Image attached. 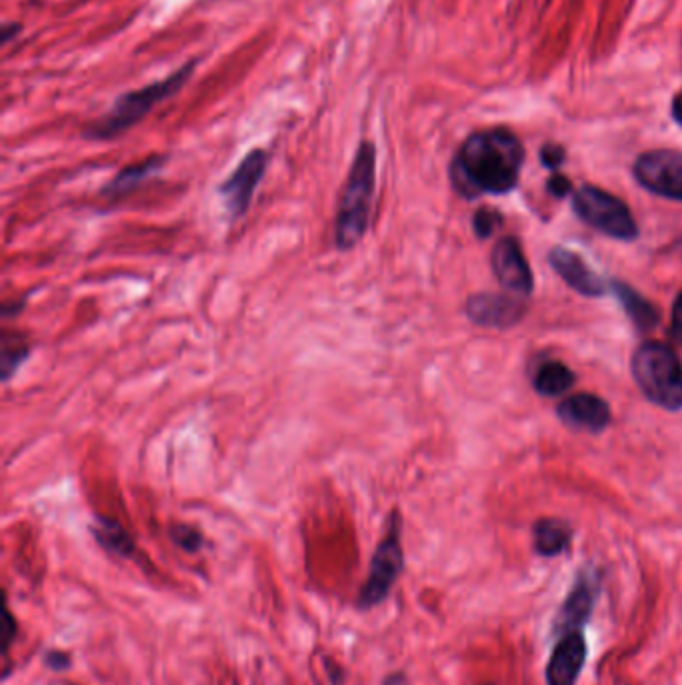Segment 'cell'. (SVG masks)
<instances>
[{
    "instance_id": "1",
    "label": "cell",
    "mask_w": 682,
    "mask_h": 685,
    "mask_svg": "<svg viewBox=\"0 0 682 685\" xmlns=\"http://www.w3.org/2000/svg\"><path fill=\"white\" fill-rule=\"evenodd\" d=\"M524 147L513 130H476L468 135L451 163V183L465 199L505 195L521 179Z\"/></svg>"
},
{
    "instance_id": "2",
    "label": "cell",
    "mask_w": 682,
    "mask_h": 685,
    "mask_svg": "<svg viewBox=\"0 0 682 685\" xmlns=\"http://www.w3.org/2000/svg\"><path fill=\"white\" fill-rule=\"evenodd\" d=\"M198 65L200 59H188L165 79L122 92L102 117L85 125L82 139L92 143L119 139L120 135H125L127 130L137 127L145 117H149L150 110L157 109L165 100L177 97L178 92L187 87L188 80L195 77Z\"/></svg>"
},
{
    "instance_id": "3",
    "label": "cell",
    "mask_w": 682,
    "mask_h": 685,
    "mask_svg": "<svg viewBox=\"0 0 682 685\" xmlns=\"http://www.w3.org/2000/svg\"><path fill=\"white\" fill-rule=\"evenodd\" d=\"M376 190V145L370 139L358 143L335 213V247L355 248L368 231Z\"/></svg>"
},
{
    "instance_id": "4",
    "label": "cell",
    "mask_w": 682,
    "mask_h": 685,
    "mask_svg": "<svg viewBox=\"0 0 682 685\" xmlns=\"http://www.w3.org/2000/svg\"><path fill=\"white\" fill-rule=\"evenodd\" d=\"M633 378L644 398L669 411L682 409V363L673 348L664 343H644L634 351Z\"/></svg>"
},
{
    "instance_id": "5",
    "label": "cell",
    "mask_w": 682,
    "mask_h": 685,
    "mask_svg": "<svg viewBox=\"0 0 682 685\" xmlns=\"http://www.w3.org/2000/svg\"><path fill=\"white\" fill-rule=\"evenodd\" d=\"M403 569H405L403 517L395 509L386 519L385 534L380 537L375 554L370 557L368 576L356 597L358 609H373V607L380 606L386 597L391 596Z\"/></svg>"
},
{
    "instance_id": "6",
    "label": "cell",
    "mask_w": 682,
    "mask_h": 685,
    "mask_svg": "<svg viewBox=\"0 0 682 685\" xmlns=\"http://www.w3.org/2000/svg\"><path fill=\"white\" fill-rule=\"evenodd\" d=\"M573 209L579 219L603 235L619 241L639 237V227L629 205L599 187L584 185L576 190L573 195Z\"/></svg>"
},
{
    "instance_id": "7",
    "label": "cell",
    "mask_w": 682,
    "mask_h": 685,
    "mask_svg": "<svg viewBox=\"0 0 682 685\" xmlns=\"http://www.w3.org/2000/svg\"><path fill=\"white\" fill-rule=\"evenodd\" d=\"M268 163L270 153L267 149H250L238 163L237 169L230 173V177L218 185V195L223 197L228 219L238 221L247 215L258 185L267 175Z\"/></svg>"
},
{
    "instance_id": "8",
    "label": "cell",
    "mask_w": 682,
    "mask_h": 685,
    "mask_svg": "<svg viewBox=\"0 0 682 685\" xmlns=\"http://www.w3.org/2000/svg\"><path fill=\"white\" fill-rule=\"evenodd\" d=\"M633 173L643 189L664 199L682 200L681 150H646L634 160Z\"/></svg>"
},
{
    "instance_id": "9",
    "label": "cell",
    "mask_w": 682,
    "mask_h": 685,
    "mask_svg": "<svg viewBox=\"0 0 682 685\" xmlns=\"http://www.w3.org/2000/svg\"><path fill=\"white\" fill-rule=\"evenodd\" d=\"M599 596H601V577L593 569H583L576 577L571 594L566 596L559 614L554 617V636L583 632L589 617L593 616Z\"/></svg>"
},
{
    "instance_id": "10",
    "label": "cell",
    "mask_w": 682,
    "mask_h": 685,
    "mask_svg": "<svg viewBox=\"0 0 682 685\" xmlns=\"http://www.w3.org/2000/svg\"><path fill=\"white\" fill-rule=\"evenodd\" d=\"M491 265L501 285L516 297L533 293V271L516 238L505 237L496 243L491 255Z\"/></svg>"
},
{
    "instance_id": "11",
    "label": "cell",
    "mask_w": 682,
    "mask_h": 685,
    "mask_svg": "<svg viewBox=\"0 0 682 685\" xmlns=\"http://www.w3.org/2000/svg\"><path fill=\"white\" fill-rule=\"evenodd\" d=\"M466 315L481 327H513L524 315L518 297L478 293L466 301Z\"/></svg>"
},
{
    "instance_id": "12",
    "label": "cell",
    "mask_w": 682,
    "mask_h": 685,
    "mask_svg": "<svg viewBox=\"0 0 682 685\" xmlns=\"http://www.w3.org/2000/svg\"><path fill=\"white\" fill-rule=\"evenodd\" d=\"M586 662V642L583 632H571L559 637L548 666L546 685H574Z\"/></svg>"
},
{
    "instance_id": "13",
    "label": "cell",
    "mask_w": 682,
    "mask_h": 685,
    "mask_svg": "<svg viewBox=\"0 0 682 685\" xmlns=\"http://www.w3.org/2000/svg\"><path fill=\"white\" fill-rule=\"evenodd\" d=\"M559 418L563 419L569 428L599 433L611 423V409L604 399L596 398L593 393H579L564 399L559 405Z\"/></svg>"
},
{
    "instance_id": "14",
    "label": "cell",
    "mask_w": 682,
    "mask_h": 685,
    "mask_svg": "<svg viewBox=\"0 0 682 685\" xmlns=\"http://www.w3.org/2000/svg\"><path fill=\"white\" fill-rule=\"evenodd\" d=\"M551 267L563 277L564 283L574 291H579L584 297H603L606 285L603 278L594 273L593 268L584 263L573 251L563 247L553 248L548 255Z\"/></svg>"
},
{
    "instance_id": "15",
    "label": "cell",
    "mask_w": 682,
    "mask_h": 685,
    "mask_svg": "<svg viewBox=\"0 0 682 685\" xmlns=\"http://www.w3.org/2000/svg\"><path fill=\"white\" fill-rule=\"evenodd\" d=\"M169 155H150L147 159L139 160L127 165L125 169H120L112 179L100 189V195L107 199H122L130 193L142 187L150 177H155L157 173L165 169V165L169 163Z\"/></svg>"
},
{
    "instance_id": "16",
    "label": "cell",
    "mask_w": 682,
    "mask_h": 685,
    "mask_svg": "<svg viewBox=\"0 0 682 685\" xmlns=\"http://www.w3.org/2000/svg\"><path fill=\"white\" fill-rule=\"evenodd\" d=\"M92 537L97 539L100 547H105L112 556L125 557L129 559L137 551V544L125 527L120 526L117 519L110 517L97 516L92 526H90Z\"/></svg>"
},
{
    "instance_id": "17",
    "label": "cell",
    "mask_w": 682,
    "mask_h": 685,
    "mask_svg": "<svg viewBox=\"0 0 682 685\" xmlns=\"http://www.w3.org/2000/svg\"><path fill=\"white\" fill-rule=\"evenodd\" d=\"M573 539V529L561 519H541L534 526V549L543 557L564 554Z\"/></svg>"
},
{
    "instance_id": "18",
    "label": "cell",
    "mask_w": 682,
    "mask_h": 685,
    "mask_svg": "<svg viewBox=\"0 0 682 685\" xmlns=\"http://www.w3.org/2000/svg\"><path fill=\"white\" fill-rule=\"evenodd\" d=\"M574 385V373L561 361L544 363L534 375V389L544 398L563 395Z\"/></svg>"
},
{
    "instance_id": "19",
    "label": "cell",
    "mask_w": 682,
    "mask_h": 685,
    "mask_svg": "<svg viewBox=\"0 0 682 685\" xmlns=\"http://www.w3.org/2000/svg\"><path fill=\"white\" fill-rule=\"evenodd\" d=\"M613 291L616 293V297L621 299L624 311L629 313V317L633 319L636 327L644 331V329H653L659 323V311L629 285L616 283V285H613Z\"/></svg>"
},
{
    "instance_id": "20",
    "label": "cell",
    "mask_w": 682,
    "mask_h": 685,
    "mask_svg": "<svg viewBox=\"0 0 682 685\" xmlns=\"http://www.w3.org/2000/svg\"><path fill=\"white\" fill-rule=\"evenodd\" d=\"M0 343H2V348H0V375H2V381L7 383L12 379V375H17V371L29 359L30 345L24 339H20L19 335H10V333H4Z\"/></svg>"
},
{
    "instance_id": "21",
    "label": "cell",
    "mask_w": 682,
    "mask_h": 685,
    "mask_svg": "<svg viewBox=\"0 0 682 685\" xmlns=\"http://www.w3.org/2000/svg\"><path fill=\"white\" fill-rule=\"evenodd\" d=\"M172 544L182 549L185 554H198L205 547V537L198 531L197 527L187 526V523H177L170 527L169 531Z\"/></svg>"
},
{
    "instance_id": "22",
    "label": "cell",
    "mask_w": 682,
    "mask_h": 685,
    "mask_svg": "<svg viewBox=\"0 0 682 685\" xmlns=\"http://www.w3.org/2000/svg\"><path fill=\"white\" fill-rule=\"evenodd\" d=\"M501 225H503V217L501 213L493 209H478L473 217V227L478 238L491 237Z\"/></svg>"
},
{
    "instance_id": "23",
    "label": "cell",
    "mask_w": 682,
    "mask_h": 685,
    "mask_svg": "<svg viewBox=\"0 0 682 685\" xmlns=\"http://www.w3.org/2000/svg\"><path fill=\"white\" fill-rule=\"evenodd\" d=\"M4 634H2V639H4V649H2V657H4V666H2V676L4 679L10 676V647L14 644V639H17V634H19V626H17V619L12 617L10 614L9 606L4 604Z\"/></svg>"
},
{
    "instance_id": "24",
    "label": "cell",
    "mask_w": 682,
    "mask_h": 685,
    "mask_svg": "<svg viewBox=\"0 0 682 685\" xmlns=\"http://www.w3.org/2000/svg\"><path fill=\"white\" fill-rule=\"evenodd\" d=\"M541 160L546 169L556 170L566 160V150L556 143H548L541 149Z\"/></svg>"
},
{
    "instance_id": "25",
    "label": "cell",
    "mask_w": 682,
    "mask_h": 685,
    "mask_svg": "<svg viewBox=\"0 0 682 685\" xmlns=\"http://www.w3.org/2000/svg\"><path fill=\"white\" fill-rule=\"evenodd\" d=\"M671 337L674 343L682 348V293L676 295L673 305V319H671Z\"/></svg>"
},
{
    "instance_id": "26",
    "label": "cell",
    "mask_w": 682,
    "mask_h": 685,
    "mask_svg": "<svg viewBox=\"0 0 682 685\" xmlns=\"http://www.w3.org/2000/svg\"><path fill=\"white\" fill-rule=\"evenodd\" d=\"M45 664L52 669V672H65L69 669L72 659H70L67 652H59V649H52L47 656H45Z\"/></svg>"
},
{
    "instance_id": "27",
    "label": "cell",
    "mask_w": 682,
    "mask_h": 685,
    "mask_svg": "<svg viewBox=\"0 0 682 685\" xmlns=\"http://www.w3.org/2000/svg\"><path fill=\"white\" fill-rule=\"evenodd\" d=\"M571 189H573L571 180L563 177V175H553V177L548 179V193H553L554 197H559V199L566 197V195L571 193Z\"/></svg>"
},
{
    "instance_id": "28",
    "label": "cell",
    "mask_w": 682,
    "mask_h": 685,
    "mask_svg": "<svg viewBox=\"0 0 682 685\" xmlns=\"http://www.w3.org/2000/svg\"><path fill=\"white\" fill-rule=\"evenodd\" d=\"M20 32H22V25L20 22H7L2 30H0V42L7 47V45H10L12 40L19 37Z\"/></svg>"
},
{
    "instance_id": "29",
    "label": "cell",
    "mask_w": 682,
    "mask_h": 685,
    "mask_svg": "<svg viewBox=\"0 0 682 685\" xmlns=\"http://www.w3.org/2000/svg\"><path fill=\"white\" fill-rule=\"evenodd\" d=\"M380 685H411V682H408L405 672H393V674H388V676L383 679V684Z\"/></svg>"
},
{
    "instance_id": "30",
    "label": "cell",
    "mask_w": 682,
    "mask_h": 685,
    "mask_svg": "<svg viewBox=\"0 0 682 685\" xmlns=\"http://www.w3.org/2000/svg\"><path fill=\"white\" fill-rule=\"evenodd\" d=\"M671 112H673V119L676 125L682 127V90H679L674 95L673 105H671Z\"/></svg>"
},
{
    "instance_id": "31",
    "label": "cell",
    "mask_w": 682,
    "mask_h": 685,
    "mask_svg": "<svg viewBox=\"0 0 682 685\" xmlns=\"http://www.w3.org/2000/svg\"><path fill=\"white\" fill-rule=\"evenodd\" d=\"M22 305H24V299H22L20 303H17V301H14V303H7V305L2 307V315H4V317L17 315V313H20L19 309H22Z\"/></svg>"
}]
</instances>
